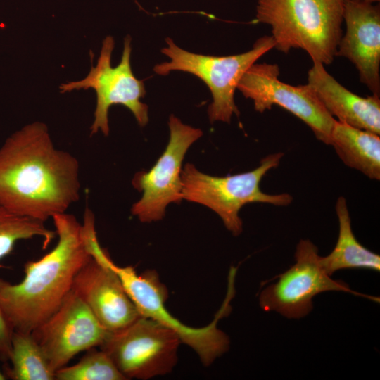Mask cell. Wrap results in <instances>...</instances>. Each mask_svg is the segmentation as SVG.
<instances>
[{"label": "cell", "instance_id": "obj_22", "mask_svg": "<svg viewBox=\"0 0 380 380\" xmlns=\"http://www.w3.org/2000/svg\"><path fill=\"white\" fill-rule=\"evenodd\" d=\"M352 1L365 2V3H368V4H373L375 2H379L380 0H352Z\"/></svg>", "mask_w": 380, "mask_h": 380}, {"label": "cell", "instance_id": "obj_9", "mask_svg": "<svg viewBox=\"0 0 380 380\" xmlns=\"http://www.w3.org/2000/svg\"><path fill=\"white\" fill-rule=\"evenodd\" d=\"M319 258L318 248L312 242L300 240L295 253L296 263L274 277L277 281L260 293L262 310L298 319L312 310L315 296L329 291H343L379 302L377 297L356 292L344 281L331 279L322 267Z\"/></svg>", "mask_w": 380, "mask_h": 380}, {"label": "cell", "instance_id": "obj_14", "mask_svg": "<svg viewBox=\"0 0 380 380\" xmlns=\"http://www.w3.org/2000/svg\"><path fill=\"white\" fill-rule=\"evenodd\" d=\"M343 20L346 31L336 56L348 59L356 67L360 80L380 96V8L365 2L346 0Z\"/></svg>", "mask_w": 380, "mask_h": 380}, {"label": "cell", "instance_id": "obj_16", "mask_svg": "<svg viewBox=\"0 0 380 380\" xmlns=\"http://www.w3.org/2000/svg\"><path fill=\"white\" fill-rule=\"evenodd\" d=\"M330 145L348 167L370 179H380V137L375 133L335 120Z\"/></svg>", "mask_w": 380, "mask_h": 380}, {"label": "cell", "instance_id": "obj_17", "mask_svg": "<svg viewBox=\"0 0 380 380\" xmlns=\"http://www.w3.org/2000/svg\"><path fill=\"white\" fill-rule=\"evenodd\" d=\"M335 208L339 224L338 236L332 251L325 257L320 256L323 270L329 276L343 269L360 268L379 272L380 256L363 246L355 238L343 196L338 198Z\"/></svg>", "mask_w": 380, "mask_h": 380}, {"label": "cell", "instance_id": "obj_21", "mask_svg": "<svg viewBox=\"0 0 380 380\" xmlns=\"http://www.w3.org/2000/svg\"><path fill=\"white\" fill-rule=\"evenodd\" d=\"M13 331L0 307V360L4 362H8L9 360Z\"/></svg>", "mask_w": 380, "mask_h": 380}, {"label": "cell", "instance_id": "obj_1", "mask_svg": "<svg viewBox=\"0 0 380 380\" xmlns=\"http://www.w3.org/2000/svg\"><path fill=\"white\" fill-rule=\"evenodd\" d=\"M79 163L57 149L48 127L28 124L0 148V205L42 222L65 213L80 197Z\"/></svg>", "mask_w": 380, "mask_h": 380}, {"label": "cell", "instance_id": "obj_2", "mask_svg": "<svg viewBox=\"0 0 380 380\" xmlns=\"http://www.w3.org/2000/svg\"><path fill=\"white\" fill-rule=\"evenodd\" d=\"M52 219L58 236L55 247L40 259L27 262L19 283L0 278V307L13 331L32 332L53 314L91 258L77 219L66 212Z\"/></svg>", "mask_w": 380, "mask_h": 380}, {"label": "cell", "instance_id": "obj_7", "mask_svg": "<svg viewBox=\"0 0 380 380\" xmlns=\"http://www.w3.org/2000/svg\"><path fill=\"white\" fill-rule=\"evenodd\" d=\"M131 37H125L123 51L119 64L111 65V56L115 46L113 37H106L102 44L96 66H92L87 76L82 80L61 84V93L72 90L92 89L96 94V106L91 134L99 130L109 134L108 110L113 105H122L134 115L138 124L144 127L148 122V106L141 101L146 95L145 85L132 72L130 64Z\"/></svg>", "mask_w": 380, "mask_h": 380}, {"label": "cell", "instance_id": "obj_15", "mask_svg": "<svg viewBox=\"0 0 380 380\" xmlns=\"http://www.w3.org/2000/svg\"><path fill=\"white\" fill-rule=\"evenodd\" d=\"M307 84L338 121L380 134L379 96L372 94L362 97L353 93L336 80L319 61H313L308 70Z\"/></svg>", "mask_w": 380, "mask_h": 380}, {"label": "cell", "instance_id": "obj_13", "mask_svg": "<svg viewBox=\"0 0 380 380\" xmlns=\"http://www.w3.org/2000/svg\"><path fill=\"white\" fill-rule=\"evenodd\" d=\"M108 332L71 290L56 311L31 334L56 373L78 353L100 346Z\"/></svg>", "mask_w": 380, "mask_h": 380}, {"label": "cell", "instance_id": "obj_10", "mask_svg": "<svg viewBox=\"0 0 380 380\" xmlns=\"http://www.w3.org/2000/svg\"><path fill=\"white\" fill-rule=\"evenodd\" d=\"M170 139L163 154L148 172H139L132 179L133 186L143 192L131 213L141 222L160 220L166 207L182 198V165L189 147L202 135L198 128L184 124L174 115L169 118Z\"/></svg>", "mask_w": 380, "mask_h": 380}, {"label": "cell", "instance_id": "obj_20", "mask_svg": "<svg viewBox=\"0 0 380 380\" xmlns=\"http://www.w3.org/2000/svg\"><path fill=\"white\" fill-rule=\"evenodd\" d=\"M57 380H126L109 356L101 349L95 348L76 364L65 366L55 373Z\"/></svg>", "mask_w": 380, "mask_h": 380}, {"label": "cell", "instance_id": "obj_12", "mask_svg": "<svg viewBox=\"0 0 380 380\" xmlns=\"http://www.w3.org/2000/svg\"><path fill=\"white\" fill-rule=\"evenodd\" d=\"M87 244L91 258L76 274L72 290L108 331L121 329L141 315L108 265L110 256L100 246L96 234L89 236Z\"/></svg>", "mask_w": 380, "mask_h": 380}, {"label": "cell", "instance_id": "obj_18", "mask_svg": "<svg viewBox=\"0 0 380 380\" xmlns=\"http://www.w3.org/2000/svg\"><path fill=\"white\" fill-rule=\"evenodd\" d=\"M8 361L4 375L12 380H53L52 369L39 344L31 332L13 331Z\"/></svg>", "mask_w": 380, "mask_h": 380}, {"label": "cell", "instance_id": "obj_4", "mask_svg": "<svg viewBox=\"0 0 380 380\" xmlns=\"http://www.w3.org/2000/svg\"><path fill=\"white\" fill-rule=\"evenodd\" d=\"M283 156L281 152L268 155L255 169L226 177L211 176L200 172L192 163H186L181 173L182 198L209 208L234 236H239L243 230L239 213L245 204L286 206L292 202L293 197L287 193L268 194L260 188L262 177L279 165Z\"/></svg>", "mask_w": 380, "mask_h": 380}, {"label": "cell", "instance_id": "obj_6", "mask_svg": "<svg viewBox=\"0 0 380 380\" xmlns=\"http://www.w3.org/2000/svg\"><path fill=\"white\" fill-rule=\"evenodd\" d=\"M167 46L161 52L170 61L157 64L153 71L165 76L171 71H182L194 75L209 88L213 102L208 108L211 123L221 121L229 123L234 114L239 115L234 102L237 85L246 71L258 59L274 48L272 36L258 38L246 52L226 56H215L187 51L166 37Z\"/></svg>", "mask_w": 380, "mask_h": 380}, {"label": "cell", "instance_id": "obj_11", "mask_svg": "<svg viewBox=\"0 0 380 380\" xmlns=\"http://www.w3.org/2000/svg\"><path fill=\"white\" fill-rule=\"evenodd\" d=\"M279 73L277 64L255 63L243 74L236 89L253 101L257 112L263 113L274 105L279 106L304 122L318 140L330 145L336 119L309 84H286L279 80Z\"/></svg>", "mask_w": 380, "mask_h": 380}, {"label": "cell", "instance_id": "obj_5", "mask_svg": "<svg viewBox=\"0 0 380 380\" xmlns=\"http://www.w3.org/2000/svg\"><path fill=\"white\" fill-rule=\"evenodd\" d=\"M108 262L119 277L139 315L176 332L182 343L191 347L204 365H210L228 350L229 338L217 327V323L231 310L230 301L235 293L233 279H229L226 298L213 321L205 327L196 328L181 322L165 308L168 292L156 271L147 270L138 274L132 267L118 266L110 258Z\"/></svg>", "mask_w": 380, "mask_h": 380}, {"label": "cell", "instance_id": "obj_8", "mask_svg": "<svg viewBox=\"0 0 380 380\" xmlns=\"http://www.w3.org/2000/svg\"><path fill=\"white\" fill-rule=\"evenodd\" d=\"M181 343L173 330L140 316L129 325L108 332L99 347L127 379H148L172 370Z\"/></svg>", "mask_w": 380, "mask_h": 380}, {"label": "cell", "instance_id": "obj_3", "mask_svg": "<svg viewBox=\"0 0 380 380\" xmlns=\"http://www.w3.org/2000/svg\"><path fill=\"white\" fill-rule=\"evenodd\" d=\"M346 0H257L256 20L269 25L274 48L300 49L312 61L330 65L343 36Z\"/></svg>", "mask_w": 380, "mask_h": 380}, {"label": "cell", "instance_id": "obj_19", "mask_svg": "<svg viewBox=\"0 0 380 380\" xmlns=\"http://www.w3.org/2000/svg\"><path fill=\"white\" fill-rule=\"evenodd\" d=\"M56 236V231L47 229L44 222L18 215L0 205V261L20 240L40 237L46 248Z\"/></svg>", "mask_w": 380, "mask_h": 380}]
</instances>
